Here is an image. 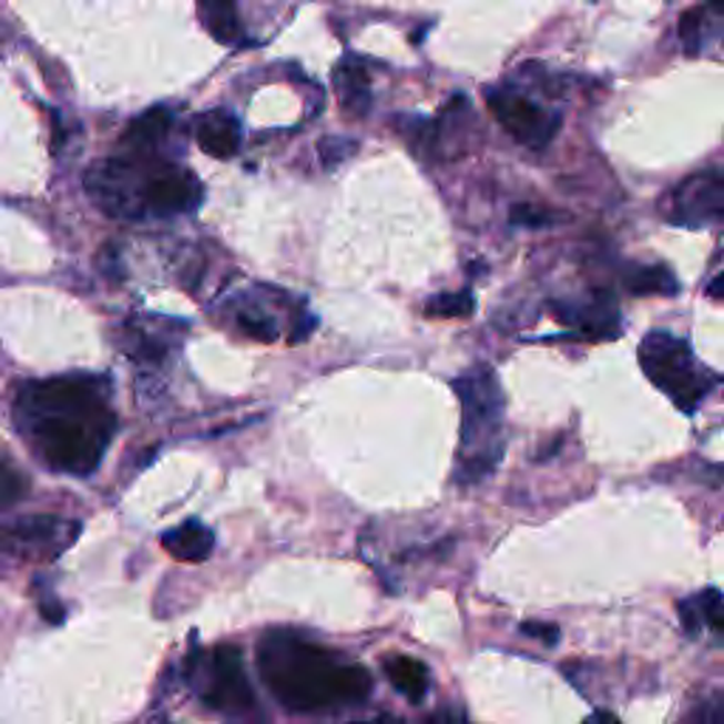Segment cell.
<instances>
[{"mask_svg":"<svg viewBox=\"0 0 724 724\" xmlns=\"http://www.w3.org/2000/svg\"><path fill=\"white\" fill-rule=\"evenodd\" d=\"M14 422L51 470L89 476L116 434L111 383L91 374L29 383L14 399Z\"/></svg>","mask_w":724,"mask_h":724,"instance_id":"1","label":"cell"},{"mask_svg":"<svg viewBox=\"0 0 724 724\" xmlns=\"http://www.w3.org/2000/svg\"><path fill=\"white\" fill-rule=\"evenodd\" d=\"M258 667L275 700L295 713L354 705L371 693V674L366 667L343 662L292 631H269L261 640Z\"/></svg>","mask_w":724,"mask_h":724,"instance_id":"2","label":"cell"},{"mask_svg":"<svg viewBox=\"0 0 724 724\" xmlns=\"http://www.w3.org/2000/svg\"><path fill=\"white\" fill-rule=\"evenodd\" d=\"M461 402V441L456 456V485H479L504 456V391L490 366H472L453 379Z\"/></svg>","mask_w":724,"mask_h":724,"instance_id":"3","label":"cell"},{"mask_svg":"<svg viewBox=\"0 0 724 724\" xmlns=\"http://www.w3.org/2000/svg\"><path fill=\"white\" fill-rule=\"evenodd\" d=\"M640 366L656 385V391L665 394L682 414L700 408L716 383V377L700 366L691 343L667 332L645 334V340L640 343Z\"/></svg>","mask_w":724,"mask_h":724,"instance_id":"4","label":"cell"},{"mask_svg":"<svg viewBox=\"0 0 724 724\" xmlns=\"http://www.w3.org/2000/svg\"><path fill=\"white\" fill-rule=\"evenodd\" d=\"M485 96L501 128L512 133L521 145L541 151L552 142L554 133L561 131V114L558 111H547L536 100H529L518 91L490 89L485 91Z\"/></svg>","mask_w":724,"mask_h":724,"instance_id":"5","label":"cell"},{"mask_svg":"<svg viewBox=\"0 0 724 724\" xmlns=\"http://www.w3.org/2000/svg\"><path fill=\"white\" fill-rule=\"evenodd\" d=\"M80 536V523L58 516H29L0 529V549L18 558L51 561Z\"/></svg>","mask_w":724,"mask_h":724,"instance_id":"6","label":"cell"},{"mask_svg":"<svg viewBox=\"0 0 724 724\" xmlns=\"http://www.w3.org/2000/svg\"><path fill=\"white\" fill-rule=\"evenodd\" d=\"M667 221L676 227H707L724 221V171H702L687 176L671 193Z\"/></svg>","mask_w":724,"mask_h":724,"instance_id":"7","label":"cell"},{"mask_svg":"<svg viewBox=\"0 0 724 724\" xmlns=\"http://www.w3.org/2000/svg\"><path fill=\"white\" fill-rule=\"evenodd\" d=\"M202 696L210 707L224 713H244L255 705L253 685L246 680L244 656L235 645H218L210 654V682Z\"/></svg>","mask_w":724,"mask_h":724,"instance_id":"8","label":"cell"},{"mask_svg":"<svg viewBox=\"0 0 724 724\" xmlns=\"http://www.w3.org/2000/svg\"><path fill=\"white\" fill-rule=\"evenodd\" d=\"M554 317L574 328V334H583L589 340H614L620 334V315L614 303L598 297L594 303H552Z\"/></svg>","mask_w":724,"mask_h":724,"instance_id":"9","label":"cell"},{"mask_svg":"<svg viewBox=\"0 0 724 724\" xmlns=\"http://www.w3.org/2000/svg\"><path fill=\"white\" fill-rule=\"evenodd\" d=\"M196 142L207 156L233 159L241 147V125L230 111H210L198 120Z\"/></svg>","mask_w":724,"mask_h":724,"instance_id":"10","label":"cell"},{"mask_svg":"<svg viewBox=\"0 0 724 724\" xmlns=\"http://www.w3.org/2000/svg\"><path fill=\"white\" fill-rule=\"evenodd\" d=\"M162 547L176 558V561L184 563H202L213 554L215 536L213 529L204 527L198 518H190V521L179 523V527L167 529L162 536Z\"/></svg>","mask_w":724,"mask_h":724,"instance_id":"11","label":"cell"},{"mask_svg":"<svg viewBox=\"0 0 724 724\" xmlns=\"http://www.w3.org/2000/svg\"><path fill=\"white\" fill-rule=\"evenodd\" d=\"M334 89H337V96H340L348 116H366V111L371 108V82H368V71L363 69L357 58H346L334 69Z\"/></svg>","mask_w":724,"mask_h":724,"instance_id":"12","label":"cell"},{"mask_svg":"<svg viewBox=\"0 0 724 724\" xmlns=\"http://www.w3.org/2000/svg\"><path fill=\"white\" fill-rule=\"evenodd\" d=\"M383 667H385V676L391 680V685L397 687L399 693H405L410 702L425 700V693H428V685H430V674L428 667H425V662L414 660V656L397 654V656H385Z\"/></svg>","mask_w":724,"mask_h":724,"instance_id":"13","label":"cell"},{"mask_svg":"<svg viewBox=\"0 0 724 724\" xmlns=\"http://www.w3.org/2000/svg\"><path fill=\"white\" fill-rule=\"evenodd\" d=\"M171 111L167 108H151L145 116H139L136 122H131V128L125 131V139H122V145L131 147L133 156L136 153H145L151 147H156L167 131H171Z\"/></svg>","mask_w":724,"mask_h":724,"instance_id":"14","label":"cell"},{"mask_svg":"<svg viewBox=\"0 0 724 724\" xmlns=\"http://www.w3.org/2000/svg\"><path fill=\"white\" fill-rule=\"evenodd\" d=\"M625 289L631 295H676L680 292V281L665 266H636L625 277Z\"/></svg>","mask_w":724,"mask_h":724,"instance_id":"15","label":"cell"},{"mask_svg":"<svg viewBox=\"0 0 724 724\" xmlns=\"http://www.w3.org/2000/svg\"><path fill=\"white\" fill-rule=\"evenodd\" d=\"M207 32L213 34L218 43H238L241 40V20L238 9L233 3H202L198 7Z\"/></svg>","mask_w":724,"mask_h":724,"instance_id":"16","label":"cell"},{"mask_svg":"<svg viewBox=\"0 0 724 724\" xmlns=\"http://www.w3.org/2000/svg\"><path fill=\"white\" fill-rule=\"evenodd\" d=\"M476 312V297L470 289L459 292H439L425 303L428 317H470Z\"/></svg>","mask_w":724,"mask_h":724,"instance_id":"17","label":"cell"},{"mask_svg":"<svg viewBox=\"0 0 724 724\" xmlns=\"http://www.w3.org/2000/svg\"><path fill=\"white\" fill-rule=\"evenodd\" d=\"M235 320H238L241 332H244L246 337H253V340L275 343L277 337H281V328H277V323L261 309H241Z\"/></svg>","mask_w":724,"mask_h":724,"instance_id":"18","label":"cell"},{"mask_svg":"<svg viewBox=\"0 0 724 724\" xmlns=\"http://www.w3.org/2000/svg\"><path fill=\"white\" fill-rule=\"evenodd\" d=\"M26 492H29V479L12 465L0 461V512L18 504Z\"/></svg>","mask_w":724,"mask_h":724,"instance_id":"19","label":"cell"},{"mask_svg":"<svg viewBox=\"0 0 724 724\" xmlns=\"http://www.w3.org/2000/svg\"><path fill=\"white\" fill-rule=\"evenodd\" d=\"M125 351L131 354L133 359H147V363H162L164 359V348L162 343H156L151 334H145L142 328H128L125 340H122Z\"/></svg>","mask_w":724,"mask_h":724,"instance_id":"20","label":"cell"},{"mask_svg":"<svg viewBox=\"0 0 724 724\" xmlns=\"http://www.w3.org/2000/svg\"><path fill=\"white\" fill-rule=\"evenodd\" d=\"M696 603V611H700L702 625H711L713 631L722 634L724 631V594L718 589H705L700 598L693 600Z\"/></svg>","mask_w":724,"mask_h":724,"instance_id":"21","label":"cell"},{"mask_svg":"<svg viewBox=\"0 0 724 724\" xmlns=\"http://www.w3.org/2000/svg\"><path fill=\"white\" fill-rule=\"evenodd\" d=\"M705 7H696V9H687L685 14L680 18V38L682 43H685L687 54H696L700 51V32L702 26H705Z\"/></svg>","mask_w":724,"mask_h":724,"instance_id":"22","label":"cell"},{"mask_svg":"<svg viewBox=\"0 0 724 724\" xmlns=\"http://www.w3.org/2000/svg\"><path fill=\"white\" fill-rule=\"evenodd\" d=\"M351 153H357V142L348 136H326L320 142V159L326 167H334V164L346 162Z\"/></svg>","mask_w":724,"mask_h":724,"instance_id":"23","label":"cell"},{"mask_svg":"<svg viewBox=\"0 0 724 724\" xmlns=\"http://www.w3.org/2000/svg\"><path fill=\"white\" fill-rule=\"evenodd\" d=\"M558 218H561V215L547 213V210L536 207V204H518L510 213V221L518 224V227H549V224H554Z\"/></svg>","mask_w":724,"mask_h":724,"instance_id":"24","label":"cell"},{"mask_svg":"<svg viewBox=\"0 0 724 724\" xmlns=\"http://www.w3.org/2000/svg\"><path fill=\"white\" fill-rule=\"evenodd\" d=\"M521 631L527 636H536V640H541L543 645H554L558 640H561V629L554 623H538V620H527V623H521Z\"/></svg>","mask_w":724,"mask_h":724,"instance_id":"25","label":"cell"},{"mask_svg":"<svg viewBox=\"0 0 724 724\" xmlns=\"http://www.w3.org/2000/svg\"><path fill=\"white\" fill-rule=\"evenodd\" d=\"M680 620H682V629H685L687 634H691V636L700 634L702 618H700V611H696V603H693V600H682V603H680Z\"/></svg>","mask_w":724,"mask_h":724,"instance_id":"26","label":"cell"},{"mask_svg":"<svg viewBox=\"0 0 724 724\" xmlns=\"http://www.w3.org/2000/svg\"><path fill=\"white\" fill-rule=\"evenodd\" d=\"M40 611H43V618L54 625L63 623V618H65L63 605L54 603V600H43V603H40Z\"/></svg>","mask_w":724,"mask_h":724,"instance_id":"27","label":"cell"},{"mask_svg":"<svg viewBox=\"0 0 724 724\" xmlns=\"http://www.w3.org/2000/svg\"><path fill=\"white\" fill-rule=\"evenodd\" d=\"M705 295L711 297V300H718V303H724V272H722V275H716V277H713L711 284H707Z\"/></svg>","mask_w":724,"mask_h":724,"instance_id":"28","label":"cell"},{"mask_svg":"<svg viewBox=\"0 0 724 724\" xmlns=\"http://www.w3.org/2000/svg\"><path fill=\"white\" fill-rule=\"evenodd\" d=\"M583 724H623L611 711H594L592 716L583 718Z\"/></svg>","mask_w":724,"mask_h":724,"instance_id":"29","label":"cell"},{"mask_svg":"<svg viewBox=\"0 0 724 724\" xmlns=\"http://www.w3.org/2000/svg\"><path fill=\"white\" fill-rule=\"evenodd\" d=\"M713 12H718V14H724V3H713Z\"/></svg>","mask_w":724,"mask_h":724,"instance_id":"30","label":"cell"},{"mask_svg":"<svg viewBox=\"0 0 724 724\" xmlns=\"http://www.w3.org/2000/svg\"><path fill=\"white\" fill-rule=\"evenodd\" d=\"M351 724H388V722H351Z\"/></svg>","mask_w":724,"mask_h":724,"instance_id":"31","label":"cell"},{"mask_svg":"<svg viewBox=\"0 0 724 724\" xmlns=\"http://www.w3.org/2000/svg\"><path fill=\"white\" fill-rule=\"evenodd\" d=\"M428 724H441V722H428Z\"/></svg>","mask_w":724,"mask_h":724,"instance_id":"32","label":"cell"},{"mask_svg":"<svg viewBox=\"0 0 724 724\" xmlns=\"http://www.w3.org/2000/svg\"><path fill=\"white\" fill-rule=\"evenodd\" d=\"M722 636H724V631H722Z\"/></svg>","mask_w":724,"mask_h":724,"instance_id":"33","label":"cell"}]
</instances>
